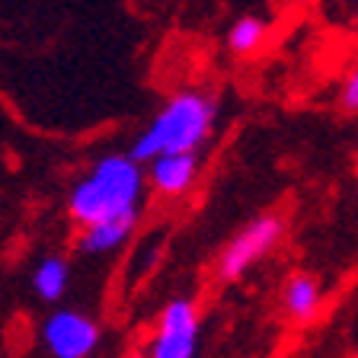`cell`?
Listing matches in <instances>:
<instances>
[{"instance_id": "6da1fadb", "label": "cell", "mask_w": 358, "mask_h": 358, "mask_svg": "<svg viewBox=\"0 0 358 358\" xmlns=\"http://www.w3.org/2000/svg\"><path fill=\"white\" fill-rule=\"evenodd\" d=\"M217 119V103L205 90H179L166 99V106L144 125L134 138L131 157L134 164H150L164 154H199V148L211 138Z\"/></svg>"}, {"instance_id": "7a4b0ae2", "label": "cell", "mask_w": 358, "mask_h": 358, "mask_svg": "<svg viewBox=\"0 0 358 358\" xmlns=\"http://www.w3.org/2000/svg\"><path fill=\"white\" fill-rule=\"evenodd\" d=\"M144 195V173L141 164H134L128 154H106L77 179L71 189V217L80 227L115 217H138Z\"/></svg>"}, {"instance_id": "3957f363", "label": "cell", "mask_w": 358, "mask_h": 358, "mask_svg": "<svg viewBox=\"0 0 358 358\" xmlns=\"http://www.w3.org/2000/svg\"><path fill=\"white\" fill-rule=\"evenodd\" d=\"M282 234H285V221L278 215H262L256 221H250L231 243L224 246L221 259H217V275L234 282L243 272H250L262 256H268L275 250Z\"/></svg>"}, {"instance_id": "277c9868", "label": "cell", "mask_w": 358, "mask_h": 358, "mask_svg": "<svg viewBox=\"0 0 358 358\" xmlns=\"http://www.w3.org/2000/svg\"><path fill=\"white\" fill-rule=\"evenodd\" d=\"M199 307L192 298H173L164 307L160 320H157V333L150 339L148 358H195L199 352Z\"/></svg>"}, {"instance_id": "5b68a950", "label": "cell", "mask_w": 358, "mask_h": 358, "mask_svg": "<svg viewBox=\"0 0 358 358\" xmlns=\"http://www.w3.org/2000/svg\"><path fill=\"white\" fill-rule=\"evenodd\" d=\"M42 343L55 358H90L99 345V327L80 310H55L42 327Z\"/></svg>"}, {"instance_id": "8992f818", "label": "cell", "mask_w": 358, "mask_h": 358, "mask_svg": "<svg viewBox=\"0 0 358 358\" xmlns=\"http://www.w3.org/2000/svg\"><path fill=\"white\" fill-rule=\"evenodd\" d=\"M195 176H199V154H164L148 164L144 182L164 195H182L192 189Z\"/></svg>"}, {"instance_id": "52a82bcc", "label": "cell", "mask_w": 358, "mask_h": 358, "mask_svg": "<svg viewBox=\"0 0 358 358\" xmlns=\"http://www.w3.org/2000/svg\"><path fill=\"white\" fill-rule=\"evenodd\" d=\"M134 224H138V217H115V221H99V224H90V227H80L77 246H80V253H90V256L112 253V250H119L131 237Z\"/></svg>"}, {"instance_id": "ba28073f", "label": "cell", "mask_w": 358, "mask_h": 358, "mask_svg": "<svg viewBox=\"0 0 358 358\" xmlns=\"http://www.w3.org/2000/svg\"><path fill=\"white\" fill-rule=\"evenodd\" d=\"M282 304H285V313L291 320L298 323H307L320 313V304H323V291H320V282L313 275H294L288 278L282 291Z\"/></svg>"}, {"instance_id": "9c48e42d", "label": "cell", "mask_w": 358, "mask_h": 358, "mask_svg": "<svg viewBox=\"0 0 358 358\" xmlns=\"http://www.w3.org/2000/svg\"><path fill=\"white\" fill-rule=\"evenodd\" d=\"M67 278H71V268L61 256H45L42 262L32 272V288L42 301H58L67 291Z\"/></svg>"}, {"instance_id": "30bf717a", "label": "cell", "mask_w": 358, "mask_h": 358, "mask_svg": "<svg viewBox=\"0 0 358 358\" xmlns=\"http://www.w3.org/2000/svg\"><path fill=\"white\" fill-rule=\"evenodd\" d=\"M268 36V22L259 16H240L227 32V48L234 55H253Z\"/></svg>"}, {"instance_id": "8fae6325", "label": "cell", "mask_w": 358, "mask_h": 358, "mask_svg": "<svg viewBox=\"0 0 358 358\" xmlns=\"http://www.w3.org/2000/svg\"><path fill=\"white\" fill-rule=\"evenodd\" d=\"M339 106L345 112H358V67H352L343 80V90H339Z\"/></svg>"}]
</instances>
